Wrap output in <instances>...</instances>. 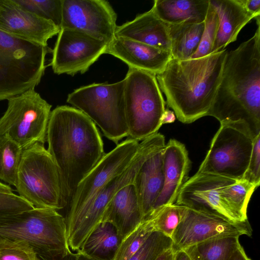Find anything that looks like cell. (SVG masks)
<instances>
[{"instance_id":"cell-45","label":"cell","mask_w":260,"mask_h":260,"mask_svg":"<svg viewBox=\"0 0 260 260\" xmlns=\"http://www.w3.org/2000/svg\"><path fill=\"white\" fill-rule=\"evenodd\" d=\"M77 253V256H78V260H99V259L89 257L87 255H86L79 251H78Z\"/></svg>"},{"instance_id":"cell-10","label":"cell","mask_w":260,"mask_h":260,"mask_svg":"<svg viewBox=\"0 0 260 260\" xmlns=\"http://www.w3.org/2000/svg\"><path fill=\"white\" fill-rule=\"evenodd\" d=\"M7 100L0 118V137H8L23 150L37 143L44 144L52 106L35 89Z\"/></svg>"},{"instance_id":"cell-24","label":"cell","mask_w":260,"mask_h":260,"mask_svg":"<svg viewBox=\"0 0 260 260\" xmlns=\"http://www.w3.org/2000/svg\"><path fill=\"white\" fill-rule=\"evenodd\" d=\"M209 0H155L152 9L169 24L201 23L205 19Z\"/></svg>"},{"instance_id":"cell-19","label":"cell","mask_w":260,"mask_h":260,"mask_svg":"<svg viewBox=\"0 0 260 260\" xmlns=\"http://www.w3.org/2000/svg\"><path fill=\"white\" fill-rule=\"evenodd\" d=\"M105 54L118 58L128 68L155 75L162 72L172 58L170 51L116 36L107 45Z\"/></svg>"},{"instance_id":"cell-8","label":"cell","mask_w":260,"mask_h":260,"mask_svg":"<svg viewBox=\"0 0 260 260\" xmlns=\"http://www.w3.org/2000/svg\"><path fill=\"white\" fill-rule=\"evenodd\" d=\"M124 80L128 137L139 142L162 126L166 102L154 74L128 68Z\"/></svg>"},{"instance_id":"cell-6","label":"cell","mask_w":260,"mask_h":260,"mask_svg":"<svg viewBox=\"0 0 260 260\" xmlns=\"http://www.w3.org/2000/svg\"><path fill=\"white\" fill-rule=\"evenodd\" d=\"M49 51L0 29V101L35 88L44 74Z\"/></svg>"},{"instance_id":"cell-12","label":"cell","mask_w":260,"mask_h":260,"mask_svg":"<svg viewBox=\"0 0 260 260\" xmlns=\"http://www.w3.org/2000/svg\"><path fill=\"white\" fill-rule=\"evenodd\" d=\"M164 135L157 133L141 141L138 152L132 164L112 178L96 197L81 226L72 250L78 251L95 226L102 220L105 210L114 196L124 186L133 183L142 164L165 146Z\"/></svg>"},{"instance_id":"cell-36","label":"cell","mask_w":260,"mask_h":260,"mask_svg":"<svg viewBox=\"0 0 260 260\" xmlns=\"http://www.w3.org/2000/svg\"><path fill=\"white\" fill-rule=\"evenodd\" d=\"M30 203L18 195L0 192V216L34 209Z\"/></svg>"},{"instance_id":"cell-34","label":"cell","mask_w":260,"mask_h":260,"mask_svg":"<svg viewBox=\"0 0 260 260\" xmlns=\"http://www.w3.org/2000/svg\"><path fill=\"white\" fill-rule=\"evenodd\" d=\"M204 28L199 46L191 58L207 56L212 53L219 26L218 16L209 3L204 21Z\"/></svg>"},{"instance_id":"cell-41","label":"cell","mask_w":260,"mask_h":260,"mask_svg":"<svg viewBox=\"0 0 260 260\" xmlns=\"http://www.w3.org/2000/svg\"><path fill=\"white\" fill-rule=\"evenodd\" d=\"M175 119L176 116L173 111L166 109L162 116V124L173 123Z\"/></svg>"},{"instance_id":"cell-1","label":"cell","mask_w":260,"mask_h":260,"mask_svg":"<svg viewBox=\"0 0 260 260\" xmlns=\"http://www.w3.org/2000/svg\"><path fill=\"white\" fill-rule=\"evenodd\" d=\"M207 116L260 134V25L254 35L228 52L221 80Z\"/></svg>"},{"instance_id":"cell-33","label":"cell","mask_w":260,"mask_h":260,"mask_svg":"<svg viewBox=\"0 0 260 260\" xmlns=\"http://www.w3.org/2000/svg\"><path fill=\"white\" fill-rule=\"evenodd\" d=\"M172 245L170 237L154 231L129 260H156L163 252L172 248Z\"/></svg>"},{"instance_id":"cell-7","label":"cell","mask_w":260,"mask_h":260,"mask_svg":"<svg viewBox=\"0 0 260 260\" xmlns=\"http://www.w3.org/2000/svg\"><path fill=\"white\" fill-rule=\"evenodd\" d=\"M15 187L34 208L58 210L67 206L58 169L43 144L23 150Z\"/></svg>"},{"instance_id":"cell-14","label":"cell","mask_w":260,"mask_h":260,"mask_svg":"<svg viewBox=\"0 0 260 260\" xmlns=\"http://www.w3.org/2000/svg\"><path fill=\"white\" fill-rule=\"evenodd\" d=\"M252 233L248 220L233 222L187 207L171 237L172 248L174 251L214 239L243 235L250 237Z\"/></svg>"},{"instance_id":"cell-3","label":"cell","mask_w":260,"mask_h":260,"mask_svg":"<svg viewBox=\"0 0 260 260\" xmlns=\"http://www.w3.org/2000/svg\"><path fill=\"white\" fill-rule=\"evenodd\" d=\"M228 52L224 49L199 58H172L164 71L156 75L166 103L180 122L190 123L207 116Z\"/></svg>"},{"instance_id":"cell-21","label":"cell","mask_w":260,"mask_h":260,"mask_svg":"<svg viewBox=\"0 0 260 260\" xmlns=\"http://www.w3.org/2000/svg\"><path fill=\"white\" fill-rule=\"evenodd\" d=\"M115 36L139 42L170 51L169 24L160 19L151 8L134 19L117 26ZM171 52V51H170Z\"/></svg>"},{"instance_id":"cell-23","label":"cell","mask_w":260,"mask_h":260,"mask_svg":"<svg viewBox=\"0 0 260 260\" xmlns=\"http://www.w3.org/2000/svg\"><path fill=\"white\" fill-rule=\"evenodd\" d=\"M218 16L219 26L212 53L217 52L236 41L243 27L256 17L240 0H209Z\"/></svg>"},{"instance_id":"cell-37","label":"cell","mask_w":260,"mask_h":260,"mask_svg":"<svg viewBox=\"0 0 260 260\" xmlns=\"http://www.w3.org/2000/svg\"><path fill=\"white\" fill-rule=\"evenodd\" d=\"M242 179L257 186L260 184V134L254 138L249 163Z\"/></svg>"},{"instance_id":"cell-9","label":"cell","mask_w":260,"mask_h":260,"mask_svg":"<svg viewBox=\"0 0 260 260\" xmlns=\"http://www.w3.org/2000/svg\"><path fill=\"white\" fill-rule=\"evenodd\" d=\"M124 79L113 84L92 83L74 90L67 102L81 111L116 144L128 136Z\"/></svg>"},{"instance_id":"cell-40","label":"cell","mask_w":260,"mask_h":260,"mask_svg":"<svg viewBox=\"0 0 260 260\" xmlns=\"http://www.w3.org/2000/svg\"><path fill=\"white\" fill-rule=\"evenodd\" d=\"M229 260H252L246 254L244 248L240 245L233 252Z\"/></svg>"},{"instance_id":"cell-13","label":"cell","mask_w":260,"mask_h":260,"mask_svg":"<svg viewBox=\"0 0 260 260\" xmlns=\"http://www.w3.org/2000/svg\"><path fill=\"white\" fill-rule=\"evenodd\" d=\"M107 44L81 31L60 28L50 63L57 75L84 74L105 54Z\"/></svg>"},{"instance_id":"cell-27","label":"cell","mask_w":260,"mask_h":260,"mask_svg":"<svg viewBox=\"0 0 260 260\" xmlns=\"http://www.w3.org/2000/svg\"><path fill=\"white\" fill-rule=\"evenodd\" d=\"M240 245L239 237L230 236L206 241L184 249L191 260H229Z\"/></svg>"},{"instance_id":"cell-39","label":"cell","mask_w":260,"mask_h":260,"mask_svg":"<svg viewBox=\"0 0 260 260\" xmlns=\"http://www.w3.org/2000/svg\"><path fill=\"white\" fill-rule=\"evenodd\" d=\"M39 260H78L77 253L71 251L55 256H45L37 255Z\"/></svg>"},{"instance_id":"cell-15","label":"cell","mask_w":260,"mask_h":260,"mask_svg":"<svg viewBox=\"0 0 260 260\" xmlns=\"http://www.w3.org/2000/svg\"><path fill=\"white\" fill-rule=\"evenodd\" d=\"M117 14L105 0H62L60 28L78 30L107 45L115 37Z\"/></svg>"},{"instance_id":"cell-42","label":"cell","mask_w":260,"mask_h":260,"mask_svg":"<svg viewBox=\"0 0 260 260\" xmlns=\"http://www.w3.org/2000/svg\"><path fill=\"white\" fill-rule=\"evenodd\" d=\"M172 260H191V259L185 249H179L173 251Z\"/></svg>"},{"instance_id":"cell-32","label":"cell","mask_w":260,"mask_h":260,"mask_svg":"<svg viewBox=\"0 0 260 260\" xmlns=\"http://www.w3.org/2000/svg\"><path fill=\"white\" fill-rule=\"evenodd\" d=\"M18 5L38 16L54 23L60 29L62 0H14Z\"/></svg>"},{"instance_id":"cell-38","label":"cell","mask_w":260,"mask_h":260,"mask_svg":"<svg viewBox=\"0 0 260 260\" xmlns=\"http://www.w3.org/2000/svg\"><path fill=\"white\" fill-rule=\"evenodd\" d=\"M240 1L245 8L256 17L260 16V0H240Z\"/></svg>"},{"instance_id":"cell-26","label":"cell","mask_w":260,"mask_h":260,"mask_svg":"<svg viewBox=\"0 0 260 260\" xmlns=\"http://www.w3.org/2000/svg\"><path fill=\"white\" fill-rule=\"evenodd\" d=\"M204 28V22L169 24L172 58L178 60L191 58L199 46Z\"/></svg>"},{"instance_id":"cell-20","label":"cell","mask_w":260,"mask_h":260,"mask_svg":"<svg viewBox=\"0 0 260 260\" xmlns=\"http://www.w3.org/2000/svg\"><path fill=\"white\" fill-rule=\"evenodd\" d=\"M143 220L135 187L131 183L114 196L105 210L102 221L114 225L122 241Z\"/></svg>"},{"instance_id":"cell-31","label":"cell","mask_w":260,"mask_h":260,"mask_svg":"<svg viewBox=\"0 0 260 260\" xmlns=\"http://www.w3.org/2000/svg\"><path fill=\"white\" fill-rule=\"evenodd\" d=\"M186 209V207L176 204L165 205L152 212L147 218L152 219L155 231L171 238Z\"/></svg>"},{"instance_id":"cell-18","label":"cell","mask_w":260,"mask_h":260,"mask_svg":"<svg viewBox=\"0 0 260 260\" xmlns=\"http://www.w3.org/2000/svg\"><path fill=\"white\" fill-rule=\"evenodd\" d=\"M162 153L164 185L151 213L162 206L175 203L180 190L188 179L190 170L187 150L180 142L170 139Z\"/></svg>"},{"instance_id":"cell-4","label":"cell","mask_w":260,"mask_h":260,"mask_svg":"<svg viewBox=\"0 0 260 260\" xmlns=\"http://www.w3.org/2000/svg\"><path fill=\"white\" fill-rule=\"evenodd\" d=\"M4 239L25 243L42 256L71 251L65 218L52 209L34 208L0 216V241Z\"/></svg>"},{"instance_id":"cell-5","label":"cell","mask_w":260,"mask_h":260,"mask_svg":"<svg viewBox=\"0 0 260 260\" xmlns=\"http://www.w3.org/2000/svg\"><path fill=\"white\" fill-rule=\"evenodd\" d=\"M139 146V141L128 137L112 150L105 153L79 183L64 217L70 248L74 246L83 221L98 193L112 178L121 173L132 164Z\"/></svg>"},{"instance_id":"cell-22","label":"cell","mask_w":260,"mask_h":260,"mask_svg":"<svg viewBox=\"0 0 260 260\" xmlns=\"http://www.w3.org/2000/svg\"><path fill=\"white\" fill-rule=\"evenodd\" d=\"M164 148L148 158L142 164L133 180V184L137 193L144 220L152 211L163 187Z\"/></svg>"},{"instance_id":"cell-16","label":"cell","mask_w":260,"mask_h":260,"mask_svg":"<svg viewBox=\"0 0 260 260\" xmlns=\"http://www.w3.org/2000/svg\"><path fill=\"white\" fill-rule=\"evenodd\" d=\"M236 180L197 172L183 185L175 204L233 222H241L220 196L223 187Z\"/></svg>"},{"instance_id":"cell-43","label":"cell","mask_w":260,"mask_h":260,"mask_svg":"<svg viewBox=\"0 0 260 260\" xmlns=\"http://www.w3.org/2000/svg\"><path fill=\"white\" fill-rule=\"evenodd\" d=\"M173 254V250L171 248L160 254L156 260H172Z\"/></svg>"},{"instance_id":"cell-44","label":"cell","mask_w":260,"mask_h":260,"mask_svg":"<svg viewBox=\"0 0 260 260\" xmlns=\"http://www.w3.org/2000/svg\"><path fill=\"white\" fill-rule=\"evenodd\" d=\"M0 192L12 193L13 189L9 185L5 184L0 181Z\"/></svg>"},{"instance_id":"cell-35","label":"cell","mask_w":260,"mask_h":260,"mask_svg":"<svg viewBox=\"0 0 260 260\" xmlns=\"http://www.w3.org/2000/svg\"><path fill=\"white\" fill-rule=\"evenodd\" d=\"M0 260H39L34 249L27 244L7 239L0 241Z\"/></svg>"},{"instance_id":"cell-17","label":"cell","mask_w":260,"mask_h":260,"mask_svg":"<svg viewBox=\"0 0 260 260\" xmlns=\"http://www.w3.org/2000/svg\"><path fill=\"white\" fill-rule=\"evenodd\" d=\"M0 29L46 47L48 41L60 31L54 23L27 11L14 0H0Z\"/></svg>"},{"instance_id":"cell-28","label":"cell","mask_w":260,"mask_h":260,"mask_svg":"<svg viewBox=\"0 0 260 260\" xmlns=\"http://www.w3.org/2000/svg\"><path fill=\"white\" fill-rule=\"evenodd\" d=\"M257 187L245 180H237L223 187L220 191V196L240 220L244 221L248 220V205Z\"/></svg>"},{"instance_id":"cell-11","label":"cell","mask_w":260,"mask_h":260,"mask_svg":"<svg viewBox=\"0 0 260 260\" xmlns=\"http://www.w3.org/2000/svg\"><path fill=\"white\" fill-rule=\"evenodd\" d=\"M254 138L233 124H220L198 173L241 179L249 163Z\"/></svg>"},{"instance_id":"cell-30","label":"cell","mask_w":260,"mask_h":260,"mask_svg":"<svg viewBox=\"0 0 260 260\" xmlns=\"http://www.w3.org/2000/svg\"><path fill=\"white\" fill-rule=\"evenodd\" d=\"M154 231L152 219H145L122 240L113 260H129Z\"/></svg>"},{"instance_id":"cell-2","label":"cell","mask_w":260,"mask_h":260,"mask_svg":"<svg viewBox=\"0 0 260 260\" xmlns=\"http://www.w3.org/2000/svg\"><path fill=\"white\" fill-rule=\"evenodd\" d=\"M46 141L67 206L79 183L104 155L103 142L95 123L81 111L68 106L51 111Z\"/></svg>"},{"instance_id":"cell-29","label":"cell","mask_w":260,"mask_h":260,"mask_svg":"<svg viewBox=\"0 0 260 260\" xmlns=\"http://www.w3.org/2000/svg\"><path fill=\"white\" fill-rule=\"evenodd\" d=\"M23 150L8 137H0V180L16 186Z\"/></svg>"},{"instance_id":"cell-25","label":"cell","mask_w":260,"mask_h":260,"mask_svg":"<svg viewBox=\"0 0 260 260\" xmlns=\"http://www.w3.org/2000/svg\"><path fill=\"white\" fill-rule=\"evenodd\" d=\"M121 242L115 226L110 222L101 221L78 251L99 260H113Z\"/></svg>"}]
</instances>
